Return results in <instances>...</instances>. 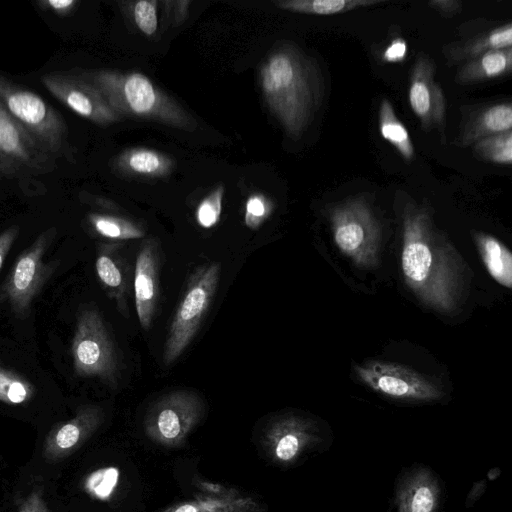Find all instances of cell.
I'll list each match as a JSON object with an SVG mask.
<instances>
[{
    "instance_id": "obj_1",
    "label": "cell",
    "mask_w": 512,
    "mask_h": 512,
    "mask_svg": "<svg viewBox=\"0 0 512 512\" xmlns=\"http://www.w3.org/2000/svg\"><path fill=\"white\" fill-rule=\"evenodd\" d=\"M401 267L407 285L428 305L442 311L455 307L459 261L425 207L408 204L404 210Z\"/></svg>"
},
{
    "instance_id": "obj_2",
    "label": "cell",
    "mask_w": 512,
    "mask_h": 512,
    "mask_svg": "<svg viewBox=\"0 0 512 512\" xmlns=\"http://www.w3.org/2000/svg\"><path fill=\"white\" fill-rule=\"evenodd\" d=\"M259 76L267 107L290 137L299 138L323 98L317 63L298 47L283 44L262 62Z\"/></svg>"
},
{
    "instance_id": "obj_3",
    "label": "cell",
    "mask_w": 512,
    "mask_h": 512,
    "mask_svg": "<svg viewBox=\"0 0 512 512\" xmlns=\"http://www.w3.org/2000/svg\"><path fill=\"white\" fill-rule=\"evenodd\" d=\"M77 73L101 93L120 117L155 121L185 130L194 127L191 116L144 74L107 69Z\"/></svg>"
},
{
    "instance_id": "obj_4",
    "label": "cell",
    "mask_w": 512,
    "mask_h": 512,
    "mask_svg": "<svg viewBox=\"0 0 512 512\" xmlns=\"http://www.w3.org/2000/svg\"><path fill=\"white\" fill-rule=\"evenodd\" d=\"M73 370L80 377H95L115 389L119 360L113 339L99 310L90 305L77 313L71 341Z\"/></svg>"
},
{
    "instance_id": "obj_5",
    "label": "cell",
    "mask_w": 512,
    "mask_h": 512,
    "mask_svg": "<svg viewBox=\"0 0 512 512\" xmlns=\"http://www.w3.org/2000/svg\"><path fill=\"white\" fill-rule=\"evenodd\" d=\"M220 274L221 263L213 262L191 275L168 330L162 355L165 366L173 364L197 334L215 296Z\"/></svg>"
},
{
    "instance_id": "obj_6",
    "label": "cell",
    "mask_w": 512,
    "mask_h": 512,
    "mask_svg": "<svg viewBox=\"0 0 512 512\" xmlns=\"http://www.w3.org/2000/svg\"><path fill=\"white\" fill-rule=\"evenodd\" d=\"M333 238L338 249L358 266L376 264L380 226L363 197H351L329 211Z\"/></svg>"
},
{
    "instance_id": "obj_7",
    "label": "cell",
    "mask_w": 512,
    "mask_h": 512,
    "mask_svg": "<svg viewBox=\"0 0 512 512\" xmlns=\"http://www.w3.org/2000/svg\"><path fill=\"white\" fill-rule=\"evenodd\" d=\"M56 233L51 227L39 234L18 256L3 283L0 300L9 305L15 317L24 319L29 315L34 299L57 268V261H44Z\"/></svg>"
},
{
    "instance_id": "obj_8",
    "label": "cell",
    "mask_w": 512,
    "mask_h": 512,
    "mask_svg": "<svg viewBox=\"0 0 512 512\" xmlns=\"http://www.w3.org/2000/svg\"><path fill=\"white\" fill-rule=\"evenodd\" d=\"M0 101L46 152L56 154L63 150L66 123L42 97L0 76Z\"/></svg>"
},
{
    "instance_id": "obj_9",
    "label": "cell",
    "mask_w": 512,
    "mask_h": 512,
    "mask_svg": "<svg viewBox=\"0 0 512 512\" xmlns=\"http://www.w3.org/2000/svg\"><path fill=\"white\" fill-rule=\"evenodd\" d=\"M204 402L195 392L175 390L160 397L147 411V437L165 447L182 446L204 413Z\"/></svg>"
},
{
    "instance_id": "obj_10",
    "label": "cell",
    "mask_w": 512,
    "mask_h": 512,
    "mask_svg": "<svg viewBox=\"0 0 512 512\" xmlns=\"http://www.w3.org/2000/svg\"><path fill=\"white\" fill-rule=\"evenodd\" d=\"M354 371L362 383L393 399L431 402L443 396L430 379L397 363L368 361L355 365Z\"/></svg>"
},
{
    "instance_id": "obj_11",
    "label": "cell",
    "mask_w": 512,
    "mask_h": 512,
    "mask_svg": "<svg viewBox=\"0 0 512 512\" xmlns=\"http://www.w3.org/2000/svg\"><path fill=\"white\" fill-rule=\"evenodd\" d=\"M323 442L318 425L296 414L275 418L267 427L264 445L273 462L289 466Z\"/></svg>"
},
{
    "instance_id": "obj_12",
    "label": "cell",
    "mask_w": 512,
    "mask_h": 512,
    "mask_svg": "<svg viewBox=\"0 0 512 512\" xmlns=\"http://www.w3.org/2000/svg\"><path fill=\"white\" fill-rule=\"evenodd\" d=\"M41 81L53 97L89 121L109 125L121 119L101 93L77 72L47 73Z\"/></svg>"
},
{
    "instance_id": "obj_13",
    "label": "cell",
    "mask_w": 512,
    "mask_h": 512,
    "mask_svg": "<svg viewBox=\"0 0 512 512\" xmlns=\"http://www.w3.org/2000/svg\"><path fill=\"white\" fill-rule=\"evenodd\" d=\"M434 76L433 60L426 54H420L411 71L408 99L422 129L437 128L444 137L445 98Z\"/></svg>"
},
{
    "instance_id": "obj_14",
    "label": "cell",
    "mask_w": 512,
    "mask_h": 512,
    "mask_svg": "<svg viewBox=\"0 0 512 512\" xmlns=\"http://www.w3.org/2000/svg\"><path fill=\"white\" fill-rule=\"evenodd\" d=\"M395 512H439L442 487L437 475L423 465L403 472L395 489Z\"/></svg>"
},
{
    "instance_id": "obj_15",
    "label": "cell",
    "mask_w": 512,
    "mask_h": 512,
    "mask_svg": "<svg viewBox=\"0 0 512 512\" xmlns=\"http://www.w3.org/2000/svg\"><path fill=\"white\" fill-rule=\"evenodd\" d=\"M103 412L95 405L79 407L69 420L57 423L47 434L43 453L47 460L58 461L75 452L101 425Z\"/></svg>"
},
{
    "instance_id": "obj_16",
    "label": "cell",
    "mask_w": 512,
    "mask_h": 512,
    "mask_svg": "<svg viewBox=\"0 0 512 512\" xmlns=\"http://www.w3.org/2000/svg\"><path fill=\"white\" fill-rule=\"evenodd\" d=\"M159 250L155 239L146 240L140 248L134 271V298L138 320L149 330L156 312L159 291Z\"/></svg>"
},
{
    "instance_id": "obj_17",
    "label": "cell",
    "mask_w": 512,
    "mask_h": 512,
    "mask_svg": "<svg viewBox=\"0 0 512 512\" xmlns=\"http://www.w3.org/2000/svg\"><path fill=\"white\" fill-rule=\"evenodd\" d=\"M45 152L0 101V156L15 169L27 166L39 170L46 159Z\"/></svg>"
},
{
    "instance_id": "obj_18",
    "label": "cell",
    "mask_w": 512,
    "mask_h": 512,
    "mask_svg": "<svg viewBox=\"0 0 512 512\" xmlns=\"http://www.w3.org/2000/svg\"><path fill=\"white\" fill-rule=\"evenodd\" d=\"M511 127V103H496L474 112L461 129L457 143L462 147L474 145L485 137L511 130Z\"/></svg>"
},
{
    "instance_id": "obj_19",
    "label": "cell",
    "mask_w": 512,
    "mask_h": 512,
    "mask_svg": "<svg viewBox=\"0 0 512 512\" xmlns=\"http://www.w3.org/2000/svg\"><path fill=\"white\" fill-rule=\"evenodd\" d=\"M95 269L107 295L116 301L121 313L126 315L127 274L117 245L101 244L98 247Z\"/></svg>"
},
{
    "instance_id": "obj_20",
    "label": "cell",
    "mask_w": 512,
    "mask_h": 512,
    "mask_svg": "<svg viewBox=\"0 0 512 512\" xmlns=\"http://www.w3.org/2000/svg\"><path fill=\"white\" fill-rule=\"evenodd\" d=\"M512 69V47L491 50L468 60L458 70L456 81L471 84L505 76Z\"/></svg>"
},
{
    "instance_id": "obj_21",
    "label": "cell",
    "mask_w": 512,
    "mask_h": 512,
    "mask_svg": "<svg viewBox=\"0 0 512 512\" xmlns=\"http://www.w3.org/2000/svg\"><path fill=\"white\" fill-rule=\"evenodd\" d=\"M121 173L139 177H161L172 169V160L165 154L147 148H132L115 160Z\"/></svg>"
},
{
    "instance_id": "obj_22",
    "label": "cell",
    "mask_w": 512,
    "mask_h": 512,
    "mask_svg": "<svg viewBox=\"0 0 512 512\" xmlns=\"http://www.w3.org/2000/svg\"><path fill=\"white\" fill-rule=\"evenodd\" d=\"M474 239L489 274L502 286L511 288L512 255L509 249L489 234L477 232Z\"/></svg>"
},
{
    "instance_id": "obj_23",
    "label": "cell",
    "mask_w": 512,
    "mask_h": 512,
    "mask_svg": "<svg viewBox=\"0 0 512 512\" xmlns=\"http://www.w3.org/2000/svg\"><path fill=\"white\" fill-rule=\"evenodd\" d=\"M512 46V24L510 22L477 35L462 44L447 49L446 57L454 62L471 60L491 50Z\"/></svg>"
},
{
    "instance_id": "obj_24",
    "label": "cell",
    "mask_w": 512,
    "mask_h": 512,
    "mask_svg": "<svg viewBox=\"0 0 512 512\" xmlns=\"http://www.w3.org/2000/svg\"><path fill=\"white\" fill-rule=\"evenodd\" d=\"M379 130L382 137L393 145L406 161L414 156V147L410 135L396 116L391 102L383 98L379 107Z\"/></svg>"
},
{
    "instance_id": "obj_25",
    "label": "cell",
    "mask_w": 512,
    "mask_h": 512,
    "mask_svg": "<svg viewBox=\"0 0 512 512\" xmlns=\"http://www.w3.org/2000/svg\"><path fill=\"white\" fill-rule=\"evenodd\" d=\"M380 0H282L276 5L297 13L331 15L382 3Z\"/></svg>"
},
{
    "instance_id": "obj_26",
    "label": "cell",
    "mask_w": 512,
    "mask_h": 512,
    "mask_svg": "<svg viewBox=\"0 0 512 512\" xmlns=\"http://www.w3.org/2000/svg\"><path fill=\"white\" fill-rule=\"evenodd\" d=\"M87 218L92 229L105 238L131 240L145 235L139 224L126 218L99 213H90Z\"/></svg>"
},
{
    "instance_id": "obj_27",
    "label": "cell",
    "mask_w": 512,
    "mask_h": 512,
    "mask_svg": "<svg viewBox=\"0 0 512 512\" xmlns=\"http://www.w3.org/2000/svg\"><path fill=\"white\" fill-rule=\"evenodd\" d=\"M474 154L485 161L510 165L512 162V131L485 137L474 144Z\"/></svg>"
},
{
    "instance_id": "obj_28",
    "label": "cell",
    "mask_w": 512,
    "mask_h": 512,
    "mask_svg": "<svg viewBox=\"0 0 512 512\" xmlns=\"http://www.w3.org/2000/svg\"><path fill=\"white\" fill-rule=\"evenodd\" d=\"M35 395L34 385L20 374L0 366V402L19 405Z\"/></svg>"
},
{
    "instance_id": "obj_29",
    "label": "cell",
    "mask_w": 512,
    "mask_h": 512,
    "mask_svg": "<svg viewBox=\"0 0 512 512\" xmlns=\"http://www.w3.org/2000/svg\"><path fill=\"white\" fill-rule=\"evenodd\" d=\"M118 481L119 470L116 467H103L87 475L83 487L90 497L106 501L112 496Z\"/></svg>"
},
{
    "instance_id": "obj_30",
    "label": "cell",
    "mask_w": 512,
    "mask_h": 512,
    "mask_svg": "<svg viewBox=\"0 0 512 512\" xmlns=\"http://www.w3.org/2000/svg\"><path fill=\"white\" fill-rule=\"evenodd\" d=\"M254 503L250 499L241 498L238 501H228L207 495L198 496L197 499L181 502L169 506L162 512H212L216 508L234 507L247 509L253 507Z\"/></svg>"
},
{
    "instance_id": "obj_31",
    "label": "cell",
    "mask_w": 512,
    "mask_h": 512,
    "mask_svg": "<svg viewBox=\"0 0 512 512\" xmlns=\"http://www.w3.org/2000/svg\"><path fill=\"white\" fill-rule=\"evenodd\" d=\"M223 195L224 187L219 185L200 202L196 209V220L201 227L211 228L218 223Z\"/></svg>"
},
{
    "instance_id": "obj_32",
    "label": "cell",
    "mask_w": 512,
    "mask_h": 512,
    "mask_svg": "<svg viewBox=\"0 0 512 512\" xmlns=\"http://www.w3.org/2000/svg\"><path fill=\"white\" fill-rule=\"evenodd\" d=\"M272 202L261 194L251 195L245 206L244 221L250 229H257L271 214Z\"/></svg>"
},
{
    "instance_id": "obj_33",
    "label": "cell",
    "mask_w": 512,
    "mask_h": 512,
    "mask_svg": "<svg viewBox=\"0 0 512 512\" xmlns=\"http://www.w3.org/2000/svg\"><path fill=\"white\" fill-rule=\"evenodd\" d=\"M133 18L137 27L145 34L152 35L158 26L157 2L141 0L133 4Z\"/></svg>"
},
{
    "instance_id": "obj_34",
    "label": "cell",
    "mask_w": 512,
    "mask_h": 512,
    "mask_svg": "<svg viewBox=\"0 0 512 512\" xmlns=\"http://www.w3.org/2000/svg\"><path fill=\"white\" fill-rule=\"evenodd\" d=\"M37 4L41 9L49 10L60 17L71 15L76 9L77 0H41Z\"/></svg>"
},
{
    "instance_id": "obj_35",
    "label": "cell",
    "mask_w": 512,
    "mask_h": 512,
    "mask_svg": "<svg viewBox=\"0 0 512 512\" xmlns=\"http://www.w3.org/2000/svg\"><path fill=\"white\" fill-rule=\"evenodd\" d=\"M18 512H51L44 500L42 489H34L22 502Z\"/></svg>"
},
{
    "instance_id": "obj_36",
    "label": "cell",
    "mask_w": 512,
    "mask_h": 512,
    "mask_svg": "<svg viewBox=\"0 0 512 512\" xmlns=\"http://www.w3.org/2000/svg\"><path fill=\"white\" fill-rule=\"evenodd\" d=\"M407 54V43L402 38H396L386 47L382 58L388 63L402 62Z\"/></svg>"
},
{
    "instance_id": "obj_37",
    "label": "cell",
    "mask_w": 512,
    "mask_h": 512,
    "mask_svg": "<svg viewBox=\"0 0 512 512\" xmlns=\"http://www.w3.org/2000/svg\"><path fill=\"white\" fill-rule=\"evenodd\" d=\"M20 228L17 225L10 226L0 234V269L9 254L15 240L18 238Z\"/></svg>"
},
{
    "instance_id": "obj_38",
    "label": "cell",
    "mask_w": 512,
    "mask_h": 512,
    "mask_svg": "<svg viewBox=\"0 0 512 512\" xmlns=\"http://www.w3.org/2000/svg\"><path fill=\"white\" fill-rule=\"evenodd\" d=\"M428 4L446 17L454 16L462 10V2L459 0H432Z\"/></svg>"
},
{
    "instance_id": "obj_39",
    "label": "cell",
    "mask_w": 512,
    "mask_h": 512,
    "mask_svg": "<svg viewBox=\"0 0 512 512\" xmlns=\"http://www.w3.org/2000/svg\"><path fill=\"white\" fill-rule=\"evenodd\" d=\"M485 487H486V485H485L484 481L475 483L474 486L472 487L470 493L468 494L467 500H469V501L466 502V504L468 505V504H471L474 501H476L484 492Z\"/></svg>"
},
{
    "instance_id": "obj_40",
    "label": "cell",
    "mask_w": 512,
    "mask_h": 512,
    "mask_svg": "<svg viewBox=\"0 0 512 512\" xmlns=\"http://www.w3.org/2000/svg\"><path fill=\"white\" fill-rule=\"evenodd\" d=\"M16 169L0 156V173L5 175L15 174Z\"/></svg>"
},
{
    "instance_id": "obj_41",
    "label": "cell",
    "mask_w": 512,
    "mask_h": 512,
    "mask_svg": "<svg viewBox=\"0 0 512 512\" xmlns=\"http://www.w3.org/2000/svg\"><path fill=\"white\" fill-rule=\"evenodd\" d=\"M244 509L233 508V507H221L216 508L212 512H242Z\"/></svg>"
}]
</instances>
